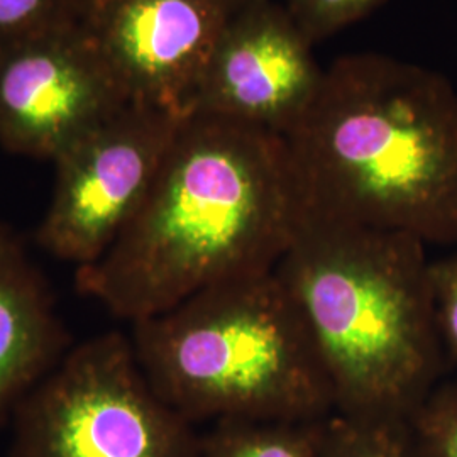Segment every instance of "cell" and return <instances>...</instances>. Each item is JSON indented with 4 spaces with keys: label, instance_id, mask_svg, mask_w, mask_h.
<instances>
[{
    "label": "cell",
    "instance_id": "cell-5",
    "mask_svg": "<svg viewBox=\"0 0 457 457\" xmlns=\"http://www.w3.org/2000/svg\"><path fill=\"white\" fill-rule=\"evenodd\" d=\"M11 425V457H202V436L153 388L120 332L70 347Z\"/></svg>",
    "mask_w": 457,
    "mask_h": 457
},
{
    "label": "cell",
    "instance_id": "cell-9",
    "mask_svg": "<svg viewBox=\"0 0 457 457\" xmlns=\"http://www.w3.org/2000/svg\"><path fill=\"white\" fill-rule=\"evenodd\" d=\"M312 46L287 7L237 0L188 115L224 117L287 136L324 79Z\"/></svg>",
    "mask_w": 457,
    "mask_h": 457
},
{
    "label": "cell",
    "instance_id": "cell-7",
    "mask_svg": "<svg viewBox=\"0 0 457 457\" xmlns=\"http://www.w3.org/2000/svg\"><path fill=\"white\" fill-rule=\"evenodd\" d=\"M126 104L79 14L0 51V145L9 153L54 162Z\"/></svg>",
    "mask_w": 457,
    "mask_h": 457
},
{
    "label": "cell",
    "instance_id": "cell-12",
    "mask_svg": "<svg viewBox=\"0 0 457 457\" xmlns=\"http://www.w3.org/2000/svg\"><path fill=\"white\" fill-rule=\"evenodd\" d=\"M322 457H419L409 422L330 413L324 420Z\"/></svg>",
    "mask_w": 457,
    "mask_h": 457
},
{
    "label": "cell",
    "instance_id": "cell-14",
    "mask_svg": "<svg viewBox=\"0 0 457 457\" xmlns=\"http://www.w3.org/2000/svg\"><path fill=\"white\" fill-rule=\"evenodd\" d=\"M80 0H0V51L75 19Z\"/></svg>",
    "mask_w": 457,
    "mask_h": 457
},
{
    "label": "cell",
    "instance_id": "cell-6",
    "mask_svg": "<svg viewBox=\"0 0 457 457\" xmlns=\"http://www.w3.org/2000/svg\"><path fill=\"white\" fill-rule=\"evenodd\" d=\"M183 117L129 102L53 162L36 243L77 270L97 262L145 202Z\"/></svg>",
    "mask_w": 457,
    "mask_h": 457
},
{
    "label": "cell",
    "instance_id": "cell-1",
    "mask_svg": "<svg viewBox=\"0 0 457 457\" xmlns=\"http://www.w3.org/2000/svg\"><path fill=\"white\" fill-rule=\"evenodd\" d=\"M305 215L281 134L187 115L139 211L75 285L134 324L215 283L275 270Z\"/></svg>",
    "mask_w": 457,
    "mask_h": 457
},
{
    "label": "cell",
    "instance_id": "cell-4",
    "mask_svg": "<svg viewBox=\"0 0 457 457\" xmlns=\"http://www.w3.org/2000/svg\"><path fill=\"white\" fill-rule=\"evenodd\" d=\"M131 326L149 383L194 425L334 413L326 366L277 268L215 283Z\"/></svg>",
    "mask_w": 457,
    "mask_h": 457
},
{
    "label": "cell",
    "instance_id": "cell-8",
    "mask_svg": "<svg viewBox=\"0 0 457 457\" xmlns=\"http://www.w3.org/2000/svg\"><path fill=\"white\" fill-rule=\"evenodd\" d=\"M237 0H80L79 19L129 102L187 117Z\"/></svg>",
    "mask_w": 457,
    "mask_h": 457
},
{
    "label": "cell",
    "instance_id": "cell-15",
    "mask_svg": "<svg viewBox=\"0 0 457 457\" xmlns=\"http://www.w3.org/2000/svg\"><path fill=\"white\" fill-rule=\"evenodd\" d=\"M385 2L386 0H288L287 11L313 45L358 22Z\"/></svg>",
    "mask_w": 457,
    "mask_h": 457
},
{
    "label": "cell",
    "instance_id": "cell-10",
    "mask_svg": "<svg viewBox=\"0 0 457 457\" xmlns=\"http://www.w3.org/2000/svg\"><path fill=\"white\" fill-rule=\"evenodd\" d=\"M68 351L46 278L16 230L0 220V427Z\"/></svg>",
    "mask_w": 457,
    "mask_h": 457
},
{
    "label": "cell",
    "instance_id": "cell-2",
    "mask_svg": "<svg viewBox=\"0 0 457 457\" xmlns=\"http://www.w3.org/2000/svg\"><path fill=\"white\" fill-rule=\"evenodd\" d=\"M283 137L309 215L457 245V92L441 73L345 54Z\"/></svg>",
    "mask_w": 457,
    "mask_h": 457
},
{
    "label": "cell",
    "instance_id": "cell-3",
    "mask_svg": "<svg viewBox=\"0 0 457 457\" xmlns=\"http://www.w3.org/2000/svg\"><path fill=\"white\" fill-rule=\"evenodd\" d=\"M345 417L409 422L447 368L427 245L305 215L277 266Z\"/></svg>",
    "mask_w": 457,
    "mask_h": 457
},
{
    "label": "cell",
    "instance_id": "cell-13",
    "mask_svg": "<svg viewBox=\"0 0 457 457\" xmlns=\"http://www.w3.org/2000/svg\"><path fill=\"white\" fill-rule=\"evenodd\" d=\"M419 457H457V383L441 381L409 420Z\"/></svg>",
    "mask_w": 457,
    "mask_h": 457
},
{
    "label": "cell",
    "instance_id": "cell-16",
    "mask_svg": "<svg viewBox=\"0 0 457 457\" xmlns=\"http://www.w3.org/2000/svg\"><path fill=\"white\" fill-rule=\"evenodd\" d=\"M430 285L445 364L457 370V253L430 260Z\"/></svg>",
    "mask_w": 457,
    "mask_h": 457
},
{
    "label": "cell",
    "instance_id": "cell-11",
    "mask_svg": "<svg viewBox=\"0 0 457 457\" xmlns=\"http://www.w3.org/2000/svg\"><path fill=\"white\" fill-rule=\"evenodd\" d=\"M326 419L217 420L202 436V457H322Z\"/></svg>",
    "mask_w": 457,
    "mask_h": 457
}]
</instances>
